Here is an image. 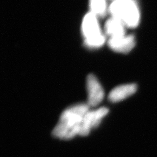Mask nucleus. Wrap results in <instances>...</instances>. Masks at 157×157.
I'll return each instance as SVG.
<instances>
[{"label": "nucleus", "instance_id": "f257e3e1", "mask_svg": "<svg viewBox=\"0 0 157 157\" xmlns=\"http://www.w3.org/2000/svg\"><path fill=\"white\" fill-rule=\"evenodd\" d=\"M88 104H80L67 108L63 111L59 122L52 131V135L61 140H70L79 135L82 122L89 111Z\"/></svg>", "mask_w": 157, "mask_h": 157}, {"label": "nucleus", "instance_id": "f03ea898", "mask_svg": "<svg viewBox=\"0 0 157 157\" xmlns=\"http://www.w3.org/2000/svg\"><path fill=\"white\" fill-rule=\"evenodd\" d=\"M112 17L121 20L126 26L136 28L140 21V11L137 0H115L109 7Z\"/></svg>", "mask_w": 157, "mask_h": 157}, {"label": "nucleus", "instance_id": "7ed1b4c3", "mask_svg": "<svg viewBox=\"0 0 157 157\" xmlns=\"http://www.w3.org/2000/svg\"><path fill=\"white\" fill-rule=\"evenodd\" d=\"M82 33L85 37V45L88 48H98L105 43V36L101 32L98 17L88 13L85 16L82 22Z\"/></svg>", "mask_w": 157, "mask_h": 157}, {"label": "nucleus", "instance_id": "20e7f679", "mask_svg": "<svg viewBox=\"0 0 157 157\" xmlns=\"http://www.w3.org/2000/svg\"><path fill=\"white\" fill-rule=\"evenodd\" d=\"M109 109L106 107H101L95 111H88L85 114L83 119L79 136H86L93 128H96L100 124L103 117H104Z\"/></svg>", "mask_w": 157, "mask_h": 157}, {"label": "nucleus", "instance_id": "39448f33", "mask_svg": "<svg viewBox=\"0 0 157 157\" xmlns=\"http://www.w3.org/2000/svg\"><path fill=\"white\" fill-rule=\"evenodd\" d=\"M86 88L88 91V104L94 107L101 102L104 97L103 88L97 78L92 74L86 78Z\"/></svg>", "mask_w": 157, "mask_h": 157}, {"label": "nucleus", "instance_id": "423d86ee", "mask_svg": "<svg viewBox=\"0 0 157 157\" xmlns=\"http://www.w3.org/2000/svg\"><path fill=\"white\" fill-rule=\"evenodd\" d=\"M108 45L113 51L120 53H128L136 45V39L133 35L110 38Z\"/></svg>", "mask_w": 157, "mask_h": 157}, {"label": "nucleus", "instance_id": "0eeeda50", "mask_svg": "<svg viewBox=\"0 0 157 157\" xmlns=\"http://www.w3.org/2000/svg\"><path fill=\"white\" fill-rule=\"evenodd\" d=\"M137 85L136 84H128L120 85L113 89L108 96L111 102H118L125 99L136 92Z\"/></svg>", "mask_w": 157, "mask_h": 157}, {"label": "nucleus", "instance_id": "6e6552de", "mask_svg": "<svg viewBox=\"0 0 157 157\" xmlns=\"http://www.w3.org/2000/svg\"><path fill=\"white\" fill-rule=\"evenodd\" d=\"M125 24L121 20L112 17L105 24V32L110 38L125 36Z\"/></svg>", "mask_w": 157, "mask_h": 157}, {"label": "nucleus", "instance_id": "1a4fd4ad", "mask_svg": "<svg viewBox=\"0 0 157 157\" xmlns=\"http://www.w3.org/2000/svg\"><path fill=\"white\" fill-rule=\"evenodd\" d=\"M90 8L97 17H104L107 11L106 0H90Z\"/></svg>", "mask_w": 157, "mask_h": 157}, {"label": "nucleus", "instance_id": "9d476101", "mask_svg": "<svg viewBox=\"0 0 157 157\" xmlns=\"http://www.w3.org/2000/svg\"><path fill=\"white\" fill-rule=\"evenodd\" d=\"M113 1H115V0H113Z\"/></svg>", "mask_w": 157, "mask_h": 157}]
</instances>
